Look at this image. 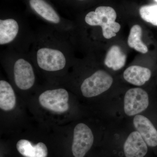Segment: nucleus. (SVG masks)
<instances>
[{"mask_svg": "<svg viewBox=\"0 0 157 157\" xmlns=\"http://www.w3.org/2000/svg\"><path fill=\"white\" fill-rule=\"evenodd\" d=\"M36 59L37 65L42 70L56 72L65 67L67 58L65 52L59 48L45 45L37 49Z\"/></svg>", "mask_w": 157, "mask_h": 157, "instance_id": "nucleus-1", "label": "nucleus"}, {"mask_svg": "<svg viewBox=\"0 0 157 157\" xmlns=\"http://www.w3.org/2000/svg\"><path fill=\"white\" fill-rule=\"evenodd\" d=\"M113 82V78L107 72L98 70L82 82L80 87L82 94L86 98L97 97L109 90Z\"/></svg>", "mask_w": 157, "mask_h": 157, "instance_id": "nucleus-2", "label": "nucleus"}, {"mask_svg": "<svg viewBox=\"0 0 157 157\" xmlns=\"http://www.w3.org/2000/svg\"><path fill=\"white\" fill-rule=\"evenodd\" d=\"M149 103V97L146 91L140 88L130 89L124 97V111L128 116H135L145 111Z\"/></svg>", "mask_w": 157, "mask_h": 157, "instance_id": "nucleus-3", "label": "nucleus"}, {"mask_svg": "<svg viewBox=\"0 0 157 157\" xmlns=\"http://www.w3.org/2000/svg\"><path fill=\"white\" fill-rule=\"evenodd\" d=\"M69 94L67 90L63 88L47 90L39 97L41 106L50 111L57 113H63L69 108Z\"/></svg>", "mask_w": 157, "mask_h": 157, "instance_id": "nucleus-4", "label": "nucleus"}, {"mask_svg": "<svg viewBox=\"0 0 157 157\" xmlns=\"http://www.w3.org/2000/svg\"><path fill=\"white\" fill-rule=\"evenodd\" d=\"M94 137L89 127L84 123L77 124L73 132L72 151L75 157H84L93 146Z\"/></svg>", "mask_w": 157, "mask_h": 157, "instance_id": "nucleus-5", "label": "nucleus"}, {"mask_svg": "<svg viewBox=\"0 0 157 157\" xmlns=\"http://www.w3.org/2000/svg\"><path fill=\"white\" fill-rule=\"evenodd\" d=\"M14 80L16 86L21 90H28L33 86L36 80L33 66L24 58H18L14 62Z\"/></svg>", "mask_w": 157, "mask_h": 157, "instance_id": "nucleus-6", "label": "nucleus"}, {"mask_svg": "<svg viewBox=\"0 0 157 157\" xmlns=\"http://www.w3.org/2000/svg\"><path fill=\"white\" fill-rule=\"evenodd\" d=\"M133 124L148 146H157V129L149 119L138 114L134 116Z\"/></svg>", "mask_w": 157, "mask_h": 157, "instance_id": "nucleus-7", "label": "nucleus"}, {"mask_svg": "<svg viewBox=\"0 0 157 157\" xmlns=\"http://www.w3.org/2000/svg\"><path fill=\"white\" fill-rule=\"evenodd\" d=\"M147 145L137 131L130 133L124 145L126 157H144L148 151Z\"/></svg>", "mask_w": 157, "mask_h": 157, "instance_id": "nucleus-8", "label": "nucleus"}, {"mask_svg": "<svg viewBox=\"0 0 157 157\" xmlns=\"http://www.w3.org/2000/svg\"><path fill=\"white\" fill-rule=\"evenodd\" d=\"M116 18V12L114 9L108 6H100L95 11L89 12L85 16V21L88 25L100 26L102 28L115 21Z\"/></svg>", "mask_w": 157, "mask_h": 157, "instance_id": "nucleus-9", "label": "nucleus"}, {"mask_svg": "<svg viewBox=\"0 0 157 157\" xmlns=\"http://www.w3.org/2000/svg\"><path fill=\"white\" fill-rule=\"evenodd\" d=\"M29 5L36 14L46 21L55 25L61 22L59 14L45 0H29Z\"/></svg>", "mask_w": 157, "mask_h": 157, "instance_id": "nucleus-10", "label": "nucleus"}, {"mask_svg": "<svg viewBox=\"0 0 157 157\" xmlns=\"http://www.w3.org/2000/svg\"><path fill=\"white\" fill-rule=\"evenodd\" d=\"M151 76L150 69L139 66H132L127 68L123 74L125 80L131 84L141 86L149 80Z\"/></svg>", "mask_w": 157, "mask_h": 157, "instance_id": "nucleus-11", "label": "nucleus"}, {"mask_svg": "<svg viewBox=\"0 0 157 157\" xmlns=\"http://www.w3.org/2000/svg\"><path fill=\"white\" fill-rule=\"evenodd\" d=\"M19 23L13 18L0 20V45H7L16 39L19 33Z\"/></svg>", "mask_w": 157, "mask_h": 157, "instance_id": "nucleus-12", "label": "nucleus"}, {"mask_svg": "<svg viewBox=\"0 0 157 157\" xmlns=\"http://www.w3.org/2000/svg\"><path fill=\"white\" fill-rule=\"evenodd\" d=\"M17 150L25 157H47L48 149L45 144L39 142L33 145L29 140L21 139L16 144Z\"/></svg>", "mask_w": 157, "mask_h": 157, "instance_id": "nucleus-13", "label": "nucleus"}, {"mask_svg": "<svg viewBox=\"0 0 157 157\" xmlns=\"http://www.w3.org/2000/svg\"><path fill=\"white\" fill-rule=\"evenodd\" d=\"M16 103V96L11 84L6 80L0 81V108L5 111L14 109Z\"/></svg>", "mask_w": 157, "mask_h": 157, "instance_id": "nucleus-14", "label": "nucleus"}, {"mask_svg": "<svg viewBox=\"0 0 157 157\" xmlns=\"http://www.w3.org/2000/svg\"><path fill=\"white\" fill-rule=\"evenodd\" d=\"M126 58V56L119 46L113 45L107 52L104 63L108 68L117 71L124 66Z\"/></svg>", "mask_w": 157, "mask_h": 157, "instance_id": "nucleus-15", "label": "nucleus"}, {"mask_svg": "<svg viewBox=\"0 0 157 157\" xmlns=\"http://www.w3.org/2000/svg\"><path fill=\"white\" fill-rule=\"evenodd\" d=\"M142 36V30L141 27L135 25L130 30L128 43L129 47L134 48L140 53L145 54L148 52V48L141 40Z\"/></svg>", "mask_w": 157, "mask_h": 157, "instance_id": "nucleus-16", "label": "nucleus"}, {"mask_svg": "<svg viewBox=\"0 0 157 157\" xmlns=\"http://www.w3.org/2000/svg\"><path fill=\"white\" fill-rule=\"evenodd\" d=\"M139 13L141 18L146 22L157 26V5H146L140 7Z\"/></svg>", "mask_w": 157, "mask_h": 157, "instance_id": "nucleus-17", "label": "nucleus"}, {"mask_svg": "<svg viewBox=\"0 0 157 157\" xmlns=\"http://www.w3.org/2000/svg\"><path fill=\"white\" fill-rule=\"evenodd\" d=\"M121 25L115 21L109 23L102 27V33L105 39H109L116 36V33L119 31Z\"/></svg>", "mask_w": 157, "mask_h": 157, "instance_id": "nucleus-18", "label": "nucleus"}, {"mask_svg": "<svg viewBox=\"0 0 157 157\" xmlns=\"http://www.w3.org/2000/svg\"><path fill=\"white\" fill-rule=\"evenodd\" d=\"M155 2H157V0H155Z\"/></svg>", "mask_w": 157, "mask_h": 157, "instance_id": "nucleus-19", "label": "nucleus"}]
</instances>
